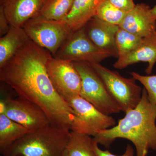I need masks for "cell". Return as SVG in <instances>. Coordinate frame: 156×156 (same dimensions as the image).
Wrapping results in <instances>:
<instances>
[{"instance_id": "6da1fadb", "label": "cell", "mask_w": 156, "mask_h": 156, "mask_svg": "<svg viewBox=\"0 0 156 156\" xmlns=\"http://www.w3.org/2000/svg\"><path fill=\"white\" fill-rule=\"evenodd\" d=\"M49 52L32 41L0 68V81L8 85L19 97L42 109L54 126L83 132L80 120L53 87L46 64Z\"/></svg>"}, {"instance_id": "7a4b0ae2", "label": "cell", "mask_w": 156, "mask_h": 156, "mask_svg": "<svg viewBox=\"0 0 156 156\" xmlns=\"http://www.w3.org/2000/svg\"><path fill=\"white\" fill-rule=\"evenodd\" d=\"M156 105L150 101L145 89L142 90L140 101L135 108L114 127L98 131L93 139L108 147L118 138L131 141L136 156H147L149 150L156 151Z\"/></svg>"}, {"instance_id": "3957f363", "label": "cell", "mask_w": 156, "mask_h": 156, "mask_svg": "<svg viewBox=\"0 0 156 156\" xmlns=\"http://www.w3.org/2000/svg\"><path fill=\"white\" fill-rule=\"evenodd\" d=\"M70 132L50 123L26 134L1 154L3 156H62Z\"/></svg>"}, {"instance_id": "277c9868", "label": "cell", "mask_w": 156, "mask_h": 156, "mask_svg": "<svg viewBox=\"0 0 156 156\" xmlns=\"http://www.w3.org/2000/svg\"><path fill=\"white\" fill-rule=\"evenodd\" d=\"M23 28L31 41L53 56L73 32L63 20L49 19L40 15L30 20Z\"/></svg>"}, {"instance_id": "5b68a950", "label": "cell", "mask_w": 156, "mask_h": 156, "mask_svg": "<svg viewBox=\"0 0 156 156\" xmlns=\"http://www.w3.org/2000/svg\"><path fill=\"white\" fill-rule=\"evenodd\" d=\"M81 79L80 96L105 114L119 113V106L109 92L102 79L87 62H73Z\"/></svg>"}, {"instance_id": "8992f818", "label": "cell", "mask_w": 156, "mask_h": 156, "mask_svg": "<svg viewBox=\"0 0 156 156\" xmlns=\"http://www.w3.org/2000/svg\"><path fill=\"white\" fill-rule=\"evenodd\" d=\"M90 64L102 79L122 111L126 113L137 106L141 98L143 89L136 84L135 79L123 77L118 72L108 69L100 63Z\"/></svg>"}, {"instance_id": "52a82bcc", "label": "cell", "mask_w": 156, "mask_h": 156, "mask_svg": "<svg viewBox=\"0 0 156 156\" xmlns=\"http://www.w3.org/2000/svg\"><path fill=\"white\" fill-rule=\"evenodd\" d=\"M72 62L100 63L113 54L100 49L89 38L85 26L73 32L53 56Z\"/></svg>"}, {"instance_id": "ba28073f", "label": "cell", "mask_w": 156, "mask_h": 156, "mask_svg": "<svg viewBox=\"0 0 156 156\" xmlns=\"http://www.w3.org/2000/svg\"><path fill=\"white\" fill-rule=\"evenodd\" d=\"M3 112L20 125L26 128L30 133L50 123L44 112L31 101L18 96L9 98L1 101V113Z\"/></svg>"}, {"instance_id": "9c48e42d", "label": "cell", "mask_w": 156, "mask_h": 156, "mask_svg": "<svg viewBox=\"0 0 156 156\" xmlns=\"http://www.w3.org/2000/svg\"><path fill=\"white\" fill-rule=\"evenodd\" d=\"M46 68L53 87L65 100L80 95V76L73 62L55 58L52 55L47 61Z\"/></svg>"}, {"instance_id": "30bf717a", "label": "cell", "mask_w": 156, "mask_h": 156, "mask_svg": "<svg viewBox=\"0 0 156 156\" xmlns=\"http://www.w3.org/2000/svg\"><path fill=\"white\" fill-rule=\"evenodd\" d=\"M65 100L80 120L85 134L94 136L98 131L116 125L114 118L101 112L80 95L69 98Z\"/></svg>"}, {"instance_id": "8fae6325", "label": "cell", "mask_w": 156, "mask_h": 156, "mask_svg": "<svg viewBox=\"0 0 156 156\" xmlns=\"http://www.w3.org/2000/svg\"><path fill=\"white\" fill-rule=\"evenodd\" d=\"M119 27L140 37H145L156 32V19L148 5L140 3L127 12Z\"/></svg>"}, {"instance_id": "7c38bea8", "label": "cell", "mask_w": 156, "mask_h": 156, "mask_svg": "<svg viewBox=\"0 0 156 156\" xmlns=\"http://www.w3.org/2000/svg\"><path fill=\"white\" fill-rule=\"evenodd\" d=\"M44 0H3L0 5L11 27H23L30 20L39 16Z\"/></svg>"}, {"instance_id": "4fadbf2b", "label": "cell", "mask_w": 156, "mask_h": 156, "mask_svg": "<svg viewBox=\"0 0 156 156\" xmlns=\"http://www.w3.org/2000/svg\"><path fill=\"white\" fill-rule=\"evenodd\" d=\"M87 34L94 44L100 49L119 57L115 37L119 26L105 22L94 17L85 26Z\"/></svg>"}, {"instance_id": "5bb4252c", "label": "cell", "mask_w": 156, "mask_h": 156, "mask_svg": "<svg viewBox=\"0 0 156 156\" xmlns=\"http://www.w3.org/2000/svg\"><path fill=\"white\" fill-rule=\"evenodd\" d=\"M140 62L148 63L145 72L151 74L156 63V32L143 38L140 44L134 51L119 57L113 66L116 69H123Z\"/></svg>"}, {"instance_id": "9a60e30c", "label": "cell", "mask_w": 156, "mask_h": 156, "mask_svg": "<svg viewBox=\"0 0 156 156\" xmlns=\"http://www.w3.org/2000/svg\"><path fill=\"white\" fill-rule=\"evenodd\" d=\"M104 0H75L72 8L63 20L73 32L87 25L96 15L101 3Z\"/></svg>"}, {"instance_id": "2e32d148", "label": "cell", "mask_w": 156, "mask_h": 156, "mask_svg": "<svg viewBox=\"0 0 156 156\" xmlns=\"http://www.w3.org/2000/svg\"><path fill=\"white\" fill-rule=\"evenodd\" d=\"M30 41L23 27H11L0 38V68L11 60Z\"/></svg>"}, {"instance_id": "e0dca14e", "label": "cell", "mask_w": 156, "mask_h": 156, "mask_svg": "<svg viewBox=\"0 0 156 156\" xmlns=\"http://www.w3.org/2000/svg\"><path fill=\"white\" fill-rule=\"evenodd\" d=\"M94 141L89 134L71 131L62 156H97L94 149Z\"/></svg>"}, {"instance_id": "ac0fdd59", "label": "cell", "mask_w": 156, "mask_h": 156, "mask_svg": "<svg viewBox=\"0 0 156 156\" xmlns=\"http://www.w3.org/2000/svg\"><path fill=\"white\" fill-rule=\"evenodd\" d=\"M29 133L24 127L9 119L4 113H0L1 153Z\"/></svg>"}, {"instance_id": "d6986e66", "label": "cell", "mask_w": 156, "mask_h": 156, "mask_svg": "<svg viewBox=\"0 0 156 156\" xmlns=\"http://www.w3.org/2000/svg\"><path fill=\"white\" fill-rule=\"evenodd\" d=\"M75 0H44L39 15L48 19L62 20L72 8Z\"/></svg>"}, {"instance_id": "ffe728a7", "label": "cell", "mask_w": 156, "mask_h": 156, "mask_svg": "<svg viewBox=\"0 0 156 156\" xmlns=\"http://www.w3.org/2000/svg\"><path fill=\"white\" fill-rule=\"evenodd\" d=\"M142 39L143 38L119 27L115 37L119 57L127 55L135 50L140 44Z\"/></svg>"}, {"instance_id": "44dd1931", "label": "cell", "mask_w": 156, "mask_h": 156, "mask_svg": "<svg viewBox=\"0 0 156 156\" xmlns=\"http://www.w3.org/2000/svg\"><path fill=\"white\" fill-rule=\"evenodd\" d=\"M127 13L114 5L108 0H104L98 7L95 16L105 22L119 26Z\"/></svg>"}, {"instance_id": "7402d4cb", "label": "cell", "mask_w": 156, "mask_h": 156, "mask_svg": "<svg viewBox=\"0 0 156 156\" xmlns=\"http://www.w3.org/2000/svg\"><path fill=\"white\" fill-rule=\"evenodd\" d=\"M130 74L132 77L142 84L147 92L150 101L156 105V75L143 76L134 72Z\"/></svg>"}, {"instance_id": "603a6c76", "label": "cell", "mask_w": 156, "mask_h": 156, "mask_svg": "<svg viewBox=\"0 0 156 156\" xmlns=\"http://www.w3.org/2000/svg\"><path fill=\"white\" fill-rule=\"evenodd\" d=\"M98 144L94 140V148L97 156H134V148L130 144H128L126 147L125 153L122 155H116L112 154L109 151H103L98 147Z\"/></svg>"}, {"instance_id": "cb8c5ba5", "label": "cell", "mask_w": 156, "mask_h": 156, "mask_svg": "<svg viewBox=\"0 0 156 156\" xmlns=\"http://www.w3.org/2000/svg\"><path fill=\"white\" fill-rule=\"evenodd\" d=\"M114 5L121 10L128 12L135 7L134 0H108Z\"/></svg>"}, {"instance_id": "d4e9b609", "label": "cell", "mask_w": 156, "mask_h": 156, "mask_svg": "<svg viewBox=\"0 0 156 156\" xmlns=\"http://www.w3.org/2000/svg\"><path fill=\"white\" fill-rule=\"evenodd\" d=\"M11 26L4 12V9L0 5V36L6 34L11 28Z\"/></svg>"}, {"instance_id": "484cf974", "label": "cell", "mask_w": 156, "mask_h": 156, "mask_svg": "<svg viewBox=\"0 0 156 156\" xmlns=\"http://www.w3.org/2000/svg\"><path fill=\"white\" fill-rule=\"evenodd\" d=\"M151 12L154 17L156 19V5L151 9Z\"/></svg>"}, {"instance_id": "4316f807", "label": "cell", "mask_w": 156, "mask_h": 156, "mask_svg": "<svg viewBox=\"0 0 156 156\" xmlns=\"http://www.w3.org/2000/svg\"><path fill=\"white\" fill-rule=\"evenodd\" d=\"M3 0H0V2H2V1Z\"/></svg>"}]
</instances>
